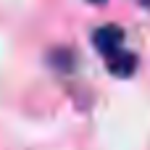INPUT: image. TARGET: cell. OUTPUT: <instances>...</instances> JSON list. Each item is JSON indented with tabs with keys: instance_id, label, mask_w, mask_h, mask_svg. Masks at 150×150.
I'll return each instance as SVG.
<instances>
[{
	"instance_id": "1",
	"label": "cell",
	"mask_w": 150,
	"mask_h": 150,
	"mask_svg": "<svg viewBox=\"0 0 150 150\" xmlns=\"http://www.w3.org/2000/svg\"><path fill=\"white\" fill-rule=\"evenodd\" d=\"M92 42H95V47L103 53V58H111V55H116L119 50H124V32H121L119 26L108 24V26H100V29L95 32Z\"/></svg>"
},
{
	"instance_id": "2",
	"label": "cell",
	"mask_w": 150,
	"mask_h": 150,
	"mask_svg": "<svg viewBox=\"0 0 150 150\" xmlns=\"http://www.w3.org/2000/svg\"><path fill=\"white\" fill-rule=\"evenodd\" d=\"M140 3H142V5H145V8H150V0H140Z\"/></svg>"
},
{
	"instance_id": "3",
	"label": "cell",
	"mask_w": 150,
	"mask_h": 150,
	"mask_svg": "<svg viewBox=\"0 0 150 150\" xmlns=\"http://www.w3.org/2000/svg\"><path fill=\"white\" fill-rule=\"evenodd\" d=\"M90 3H103V0H90Z\"/></svg>"
}]
</instances>
